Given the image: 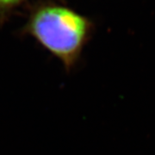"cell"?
I'll return each instance as SVG.
<instances>
[{
    "instance_id": "6da1fadb",
    "label": "cell",
    "mask_w": 155,
    "mask_h": 155,
    "mask_svg": "<svg viewBox=\"0 0 155 155\" xmlns=\"http://www.w3.org/2000/svg\"><path fill=\"white\" fill-rule=\"evenodd\" d=\"M92 26L85 17L63 7H45L31 17L27 32L61 61L69 73L77 67Z\"/></svg>"
},
{
    "instance_id": "7a4b0ae2",
    "label": "cell",
    "mask_w": 155,
    "mask_h": 155,
    "mask_svg": "<svg viewBox=\"0 0 155 155\" xmlns=\"http://www.w3.org/2000/svg\"><path fill=\"white\" fill-rule=\"evenodd\" d=\"M21 0H0V7L5 8L17 4Z\"/></svg>"
}]
</instances>
